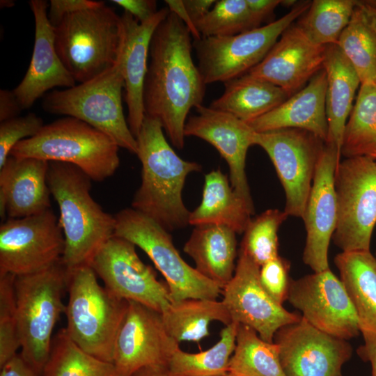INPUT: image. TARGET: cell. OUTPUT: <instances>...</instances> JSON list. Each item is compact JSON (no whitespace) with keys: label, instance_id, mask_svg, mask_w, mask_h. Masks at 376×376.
Masks as SVG:
<instances>
[{"label":"cell","instance_id":"cell-1","mask_svg":"<svg viewBox=\"0 0 376 376\" xmlns=\"http://www.w3.org/2000/svg\"><path fill=\"white\" fill-rule=\"evenodd\" d=\"M191 35L173 13L155 29L143 88L145 115L157 118L172 145L182 149L187 116L203 104L205 87L193 61Z\"/></svg>","mask_w":376,"mask_h":376},{"label":"cell","instance_id":"cell-2","mask_svg":"<svg viewBox=\"0 0 376 376\" xmlns=\"http://www.w3.org/2000/svg\"><path fill=\"white\" fill-rule=\"evenodd\" d=\"M141 163V182L132 207L150 217L167 231L189 225L190 212L182 192L187 175L201 166L180 157L166 141L161 123L145 115L136 137Z\"/></svg>","mask_w":376,"mask_h":376},{"label":"cell","instance_id":"cell-3","mask_svg":"<svg viewBox=\"0 0 376 376\" xmlns=\"http://www.w3.org/2000/svg\"><path fill=\"white\" fill-rule=\"evenodd\" d=\"M91 179L78 167L50 162L47 184L60 211L65 246L61 263L68 271L89 265L114 236L116 219L91 195Z\"/></svg>","mask_w":376,"mask_h":376},{"label":"cell","instance_id":"cell-4","mask_svg":"<svg viewBox=\"0 0 376 376\" xmlns=\"http://www.w3.org/2000/svg\"><path fill=\"white\" fill-rule=\"evenodd\" d=\"M65 331L83 351L113 363V347L128 307L97 281L90 265L68 271Z\"/></svg>","mask_w":376,"mask_h":376},{"label":"cell","instance_id":"cell-5","mask_svg":"<svg viewBox=\"0 0 376 376\" xmlns=\"http://www.w3.org/2000/svg\"><path fill=\"white\" fill-rule=\"evenodd\" d=\"M119 148L103 132L66 116L45 125L35 136L19 142L10 156L70 164L92 180L101 182L118 168Z\"/></svg>","mask_w":376,"mask_h":376},{"label":"cell","instance_id":"cell-6","mask_svg":"<svg viewBox=\"0 0 376 376\" xmlns=\"http://www.w3.org/2000/svg\"><path fill=\"white\" fill-rule=\"evenodd\" d=\"M68 271L59 263L35 274L15 276L20 355L40 375L49 359L53 331L65 313Z\"/></svg>","mask_w":376,"mask_h":376},{"label":"cell","instance_id":"cell-7","mask_svg":"<svg viewBox=\"0 0 376 376\" xmlns=\"http://www.w3.org/2000/svg\"><path fill=\"white\" fill-rule=\"evenodd\" d=\"M54 28L57 53L75 81H87L117 61L120 15L104 2L65 17Z\"/></svg>","mask_w":376,"mask_h":376},{"label":"cell","instance_id":"cell-8","mask_svg":"<svg viewBox=\"0 0 376 376\" xmlns=\"http://www.w3.org/2000/svg\"><path fill=\"white\" fill-rule=\"evenodd\" d=\"M124 80L116 63L98 76L79 85L47 93L45 111L77 118L111 137L120 148L137 153L138 145L122 103Z\"/></svg>","mask_w":376,"mask_h":376},{"label":"cell","instance_id":"cell-9","mask_svg":"<svg viewBox=\"0 0 376 376\" xmlns=\"http://www.w3.org/2000/svg\"><path fill=\"white\" fill-rule=\"evenodd\" d=\"M114 236L143 251L165 279L171 301L185 299H216L223 288L188 265L174 246L169 231L132 208L116 215Z\"/></svg>","mask_w":376,"mask_h":376},{"label":"cell","instance_id":"cell-10","mask_svg":"<svg viewBox=\"0 0 376 376\" xmlns=\"http://www.w3.org/2000/svg\"><path fill=\"white\" fill-rule=\"evenodd\" d=\"M311 3H299L281 18L247 31L194 40L197 66L205 84L225 83L247 74L263 60L284 31L307 11Z\"/></svg>","mask_w":376,"mask_h":376},{"label":"cell","instance_id":"cell-11","mask_svg":"<svg viewBox=\"0 0 376 376\" xmlns=\"http://www.w3.org/2000/svg\"><path fill=\"white\" fill-rule=\"evenodd\" d=\"M337 224L332 239L342 251H370L376 225V162L345 157L334 175Z\"/></svg>","mask_w":376,"mask_h":376},{"label":"cell","instance_id":"cell-12","mask_svg":"<svg viewBox=\"0 0 376 376\" xmlns=\"http://www.w3.org/2000/svg\"><path fill=\"white\" fill-rule=\"evenodd\" d=\"M254 145L269 157L285 194L288 216L303 218L325 142L299 129L255 132Z\"/></svg>","mask_w":376,"mask_h":376},{"label":"cell","instance_id":"cell-13","mask_svg":"<svg viewBox=\"0 0 376 376\" xmlns=\"http://www.w3.org/2000/svg\"><path fill=\"white\" fill-rule=\"evenodd\" d=\"M65 246L56 216L48 209L0 226V276H25L42 271L61 260Z\"/></svg>","mask_w":376,"mask_h":376},{"label":"cell","instance_id":"cell-14","mask_svg":"<svg viewBox=\"0 0 376 376\" xmlns=\"http://www.w3.org/2000/svg\"><path fill=\"white\" fill-rule=\"evenodd\" d=\"M104 287L116 297L162 313L171 302L166 283L139 257L136 246L116 236L97 252L90 265Z\"/></svg>","mask_w":376,"mask_h":376},{"label":"cell","instance_id":"cell-15","mask_svg":"<svg viewBox=\"0 0 376 376\" xmlns=\"http://www.w3.org/2000/svg\"><path fill=\"white\" fill-rule=\"evenodd\" d=\"M287 300L310 324L327 334L349 340L361 332L347 292L329 268L291 279Z\"/></svg>","mask_w":376,"mask_h":376},{"label":"cell","instance_id":"cell-16","mask_svg":"<svg viewBox=\"0 0 376 376\" xmlns=\"http://www.w3.org/2000/svg\"><path fill=\"white\" fill-rule=\"evenodd\" d=\"M259 271L260 266L240 249L234 275L223 288L222 301L232 322L252 328L263 340L273 343L280 328L299 321L301 315L289 312L266 292Z\"/></svg>","mask_w":376,"mask_h":376},{"label":"cell","instance_id":"cell-17","mask_svg":"<svg viewBox=\"0 0 376 376\" xmlns=\"http://www.w3.org/2000/svg\"><path fill=\"white\" fill-rule=\"evenodd\" d=\"M179 348L168 333L161 313L128 301L113 354V363L123 375L131 376L148 366H168Z\"/></svg>","mask_w":376,"mask_h":376},{"label":"cell","instance_id":"cell-18","mask_svg":"<svg viewBox=\"0 0 376 376\" xmlns=\"http://www.w3.org/2000/svg\"><path fill=\"white\" fill-rule=\"evenodd\" d=\"M274 343L279 347L286 376H339L352 354L346 340L315 328L302 316L299 321L280 328Z\"/></svg>","mask_w":376,"mask_h":376},{"label":"cell","instance_id":"cell-19","mask_svg":"<svg viewBox=\"0 0 376 376\" xmlns=\"http://www.w3.org/2000/svg\"><path fill=\"white\" fill-rule=\"evenodd\" d=\"M340 155L334 146L325 143L302 218L306 232L303 261L314 272L329 268V246L337 224L334 175Z\"/></svg>","mask_w":376,"mask_h":376},{"label":"cell","instance_id":"cell-20","mask_svg":"<svg viewBox=\"0 0 376 376\" xmlns=\"http://www.w3.org/2000/svg\"><path fill=\"white\" fill-rule=\"evenodd\" d=\"M196 114L187 118L185 136H196L212 145L227 162L230 185L235 192L254 211L245 166L247 151L254 145L255 131L235 116L206 107L196 108Z\"/></svg>","mask_w":376,"mask_h":376},{"label":"cell","instance_id":"cell-21","mask_svg":"<svg viewBox=\"0 0 376 376\" xmlns=\"http://www.w3.org/2000/svg\"><path fill=\"white\" fill-rule=\"evenodd\" d=\"M325 49L326 46L313 42L297 24H292L246 75L270 82L290 97L323 68Z\"/></svg>","mask_w":376,"mask_h":376},{"label":"cell","instance_id":"cell-22","mask_svg":"<svg viewBox=\"0 0 376 376\" xmlns=\"http://www.w3.org/2000/svg\"><path fill=\"white\" fill-rule=\"evenodd\" d=\"M169 8H162L148 20L139 23L130 13L120 15L121 35L118 60L125 91L127 123L136 137L144 117L143 88L148 70V58L152 35L167 17Z\"/></svg>","mask_w":376,"mask_h":376},{"label":"cell","instance_id":"cell-23","mask_svg":"<svg viewBox=\"0 0 376 376\" xmlns=\"http://www.w3.org/2000/svg\"><path fill=\"white\" fill-rule=\"evenodd\" d=\"M29 6L35 21L33 50L24 78L13 91L22 110L47 91L58 86L71 88L76 83L57 53L54 28L47 16L49 4L44 0H31Z\"/></svg>","mask_w":376,"mask_h":376},{"label":"cell","instance_id":"cell-24","mask_svg":"<svg viewBox=\"0 0 376 376\" xmlns=\"http://www.w3.org/2000/svg\"><path fill=\"white\" fill-rule=\"evenodd\" d=\"M49 162L10 156L0 169V217L19 219L50 209Z\"/></svg>","mask_w":376,"mask_h":376},{"label":"cell","instance_id":"cell-25","mask_svg":"<svg viewBox=\"0 0 376 376\" xmlns=\"http://www.w3.org/2000/svg\"><path fill=\"white\" fill-rule=\"evenodd\" d=\"M327 75L322 68L300 91L269 112L246 123L256 132L283 129L309 132L325 143Z\"/></svg>","mask_w":376,"mask_h":376},{"label":"cell","instance_id":"cell-26","mask_svg":"<svg viewBox=\"0 0 376 376\" xmlns=\"http://www.w3.org/2000/svg\"><path fill=\"white\" fill-rule=\"evenodd\" d=\"M323 68L327 75L326 115L328 136L326 143L341 150L345 125L353 107L360 79L337 45L326 46Z\"/></svg>","mask_w":376,"mask_h":376},{"label":"cell","instance_id":"cell-27","mask_svg":"<svg viewBox=\"0 0 376 376\" xmlns=\"http://www.w3.org/2000/svg\"><path fill=\"white\" fill-rule=\"evenodd\" d=\"M235 234L223 226H196L183 247L194 260L196 269L222 288L233 278L236 267Z\"/></svg>","mask_w":376,"mask_h":376},{"label":"cell","instance_id":"cell-28","mask_svg":"<svg viewBox=\"0 0 376 376\" xmlns=\"http://www.w3.org/2000/svg\"><path fill=\"white\" fill-rule=\"evenodd\" d=\"M254 213L230 185L227 175L220 169L212 171L205 176L202 201L190 212L189 224L219 225L242 233Z\"/></svg>","mask_w":376,"mask_h":376},{"label":"cell","instance_id":"cell-29","mask_svg":"<svg viewBox=\"0 0 376 376\" xmlns=\"http://www.w3.org/2000/svg\"><path fill=\"white\" fill-rule=\"evenodd\" d=\"M334 263L357 315L360 330L376 334V258L370 251L337 254Z\"/></svg>","mask_w":376,"mask_h":376},{"label":"cell","instance_id":"cell-30","mask_svg":"<svg viewBox=\"0 0 376 376\" xmlns=\"http://www.w3.org/2000/svg\"><path fill=\"white\" fill-rule=\"evenodd\" d=\"M224 84L223 93L210 107L246 123L269 112L290 97L281 88L248 75Z\"/></svg>","mask_w":376,"mask_h":376},{"label":"cell","instance_id":"cell-31","mask_svg":"<svg viewBox=\"0 0 376 376\" xmlns=\"http://www.w3.org/2000/svg\"><path fill=\"white\" fill-rule=\"evenodd\" d=\"M162 316L168 333L178 343H199L209 336V326L214 321L225 325L232 322L224 302L208 299L190 298L171 301Z\"/></svg>","mask_w":376,"mask_h":376},{"label":"cell","instance_id":"cell-32","mask_svg":"<svg viewBox=\"0 0 376 376\" xmlns=\"http://www.w3.org/2000/svg\"><path fill=\"white\" fill-rule=\"evenodd\" d=\"M229 376H286L279 347L263 340L252 328L238 324L236 343L230 359Z\"/></svg>","mask_w":376,"mask_h":376},{"label":"cell","instance_id":"cell-33","mask_svg":"<svg viewBox=\"0 0 376 376\" xmlns=\"http://www.w3.org/2000/svg\"><path fill=\"white\" fill-rule=\"evenodd\" d=\"M340 154L376 159V84H363L345 125Z\"/></svg>","mask_w":376,"mask_h":376},{"label":"cell","instance_id":"cell-34","mask_svg":"<svg viewBox=\"0 0 376 376\" xmlns=\"http://www.w3.org/2000/svg\"><path fill=\"white\" fill-rule=\"evenodd\" d=\"M232 322L220 332L219 341L207 350L189 353L177 350L167 368L171 376H223L227 374L230 359L234 352L238 328Z\"/></svg>","mask_w":376,"mask_h":376},{"label":"cell","instance_id":"cell-35","mask_svg":"<svg viewBox=\"0 0 376 376\" xmlns=\"http://www.w3.org/2000/svg\"><path fill=\"white\" fill-rule=\"evenodd\" d=\"M41 376H124L113 363L83 351L65 328L54 336L51 353Z\"/></svg>","mask_w":376,"mask_h":376},{"label":"cell","instance_id":"cell-36","mask_svg":"<svg viewBox=\"0 0 376 376\" xmlns=\"http://www.w3.org/2000/svg\"><path fill=\"white\" fill-rule=\"evenodd\" d=\"M336 45L354 68L361 84H376V34L357 1Z\"/></svg>","mask_w":376,"mask_h":376},{"label":"cell","instance_id":"cell-37","mask_svg":"<svg viewBox=\"0 0 376 376\" xmlns=\"http://www.w3.org/2000/svg\"><path fill=\"white\" fill-rule=\"evenodd\" d=\"M357 1L314 0L297 24L315 44L336 45L350 21Z\"/></svg>","mask_w":376,"mask_h":376},{"label":"cell","instance_id":"cell-38","mask_svg":"<svg viewBox=\"0 0 376 376\" xmlns=\"http://www.w3.org/2000/svg\"><path fill=\"white\" fill-rule=\"evenodd\" d=\"M288 217L284 210L269 209L251 219L240 249L260 267L279 256L278 232Z\"/></svg>","mask_w":376,"mask_h":376},{"label":"cell","instance_id":"cell-39","mask_svg":"<svg viewBox=\"0 0 376 376\" xmlns=\"http://www.w3.org/2000/svg\"><path fill=\"white\" fill-rule=\"evenodd\" d=\"M202 37L230 36L258 26L246 0H219L203 18L196 22Z\"/></svg>","mask_w":376,"mask_h":376},{"label":"cell","instance_id":"cell-40","mask_svg":"<svg viewBox=\"0 0 376 376\" xmlns=\"http://www.w3.org/2000/svg\"><path fill=\"white\" fill-rule=\"evenodd\" d=\"M15 280L12 274L0 276V367L21 348Z\"/></svg>","mask_w":376,"mask_h":376},{"label":"cell","instance_id":"cell-41","mask_svg":"<svg viewBox=\"0 0 376 376\" xmlns=\"http://www.w3.org/2000/svg\"><path fill=\"white\" fill-rule=\"evenodd\" d=\"M44 125L42 119L33 113L1 122L0 169L19 142L35 136Z\"/></svg>","mask_w":376,"mask_h":376},{"label":"cell","instance_id":"cell-42","mask_svg":"<svg viewBox=\"0 0 376 376\" xmlns=\"http://www.w3.org/2000/svg\"><path fill=\"white\" fill-rule=\"evenodd\" d=\"M290 264L280 256L260 267L259 279L266 292L279 304L283 305L288 299L291 279Z\"/></svg>","mask_w":376,"mask_h":376},{"label":"cell","instance_id":"cell-43","mask_svg":"<svg viewBox=\"0 0 376 376\" xmlns=\"http://www.w3.org/2000/svg\"><path fill=\"white\" fill-rule=\"evenodd\" d=\"M101 2L93 0H51L47 11L48 19L55 27L67 15L95 7Z\"/></svg>","mask_w":376,"mask_h":376},{"label":"cell","instance_id":"cell-44","mask_svg":"<svg viewBox=\"0 0 376 376\" xmlns=\"http://www.w3.org/2000/svg\"><path fill=\"white\" fill-rule=\"evenodd\" d=\"M137 22L143 23L150 19L157 11V1L153 0H113Z\"/></svg>","mask_w":376,"mask_h":376},{"label":"cell","instance_id":"cell-45","mask_svg":"<svg viewBox=\"0 0 376 376\" xmlns=\"http://www.w3.org/2000/svg\"><path fill=\"white\" fill-rule=\"evenodd\" d=\"M22 110L17 98L12 91H0V121L3 122L15 117Z\"/></svg>","mask_w":376,"mask_h":376},{"label":"cell","instance_id":"cell-46","mask_svg":"<svg viewBox=\"0 0 376 376\" xmlns=\"http://www.w3.org/2000/svg\"><path fill=\"white\" fill-rule=\"evenodd\" d=\"M0 368V376H40L19 353Z\"/></svg>","mask_w":376,"mask_h":376},{"label":"cell","instance_id":"cell-47","mask_svg":"<svg viewBox=\"0 0 376 376\" xmlns=\"http://www.w3.org/2000/svg\"><path fill=\"white\" fill-rule=\"evenodd\" d=\"M364 344L359 347L357 353L371 366V375L376 376V334L367 330H361Z\"/></svg>","mask_w":376,"mask_h":376},{"label":"cell","instance_id":"cell-48","mask_svg":"<svg viewBox=\"0 0 376 376\" xmlns=\"http://www.w3.org/2000/svg\"><path fill=\"white\" fill-rule=\"evenodd\" d=\"M248 8L257 26L270 14L282 1L279 0H246Z\"/></svg>","mask_w":376,"mask_h":376},{"label":"cell","instance_id":"cell-49","mask_svg":"<svg viewBox=\"0 0 376 376\" xmlns=\"http://www.w3.org/2000/svg\"><path fill=\"white\" fill-rule=\"evenodd\" d=\"M165 3L167 5L171 13H174L187 27L194 40H197L201 38V35L196 29L194 23L190 18L182 0H166Z\"/></svg>","mask_w":376,"mask_h":376},{"label":"cell","instance_id":"cell-50","mask_svg":"<svg viewBox=\"0 0 376 376\" xmlns=\"http://www.w3.org/2000/svg\"><path fill=\"white\" fill-rule=\"evenodd\" d=\"M182 1L186 10L194 24L207 14L217 1L214 0Z\"/></svg>","mask_w":376,"mask_h":376},{"label":"cell","instance_id":"cell-51","mask_svg":"<svg viewBox=\"0 0 376 376\" xmlns=\"http://www.w3.org/2000/svg\"><path fill=\"white\" fill-rule=\"evenodd\" d=\"M366 19L376 34V3L374 1H358Z\"/></svg>","mask_w":376,"mask_h":376},{"label":"cell","instance_id":"cell-52","mask_svg":"<svg viewBox=\"0 0 376 376\" xmlns=\"http://www.w3.org/2000/svg\"><path fill=\"white\" fill-rule=\"evenodd\" d=\"M131 376H171L167 366H148L135 372Z\"/></svg>","mask_w":376,"mask_h":376},{"label":"cell","instance_id":"cell-53","mask_svg":"<svg viewBox=\"0 0 376 376\" xmlns=\"http://www.w3.org/2000/svg\"><path fill=\"white\" fill-rule=\"evenodd\" d=\"M223 376H229L228 374L225 375H223Z\"/></svg>","mask_w":376,"mask_h":376},{"label":"cell","instance_id":"cell-54","mask_svg":"<svg viewBox=\"0 0 376 376\" xmlns=\"http://www.w3.org/2000/svg\"><path fill=\"white\" fill-rule=\"evenodd\" d=\"M375 258H376V253H375Z\"/></svg>","mask_w":376,"mask_h":376},{"label":"cell","instance_id":"cell-55","mask_svg":"<svg viewBox=\"0 0 376 376\" xmlns=\"http://www.w3.org/2000/svg\"><path fill=\"white\" fill-rule=\"evenodd\" d=\"M339 376H342V375H339Z\"/></svg>","mask_w":376,"mask_h":376},{"label":"cell","instance_id":"cell-56","mask_svg":"<svg viewBox=\"0 0 376 376\" xmlns=\"http://www.w3.org/2000/svg\"><path fill=\"white\" fill-rule=\"evenodd\" d=\"M375 162H376V159H375Z\"/></svg>","mask_w":376,"mask_h":376}]
</instances>
